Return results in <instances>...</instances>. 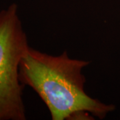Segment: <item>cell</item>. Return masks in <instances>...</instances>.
<instances>
[{
  "label": "cell",
  "mask_w": 120,
  "mask_h": 120,
  "mask_svg": "<svg viewBox=\"0 0 120 120\" xmlns=\"http://www.w3.org/2000/svg\"><path fill=\"white\" fill-rule=\"evenodd\" d=\"M90 63L70 58L66 52L51 56L29 46L19 64V81L38 94L52 120H89L92 116L103 120L116 107L86 93L82 71Z\"/></svg>",
  "instance_id": "6da1fadb"
},
{
  "label": "cell",
  "mask_w": 120,
  "mask_h": 120,
  "mask_svg": "<svg viewBox=\"0 0 120 120\" xmlns=\"http://www.w3.org/2000/svg\"><path fill=\"white\" fill-rule=\"evenodd\" d=\"M29 46L18 6L12 4L0 11V120H26L19 69Z\"/></svg>",
  "instance_id": "7a4b0ae2"
}]
</instances>
